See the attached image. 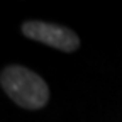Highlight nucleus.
Returning <instances> with one entry per match:
<instances>
[{
	"mask_svg": "<svg viewBox=\"0 0 122 122\" xmlns=\"http://www.w3.org/2000/svg\"><path fill=\"white\" fill-rule=\"evenodd\" d=\"M5 93L22 109L36 110L49 100V88L39 75L24 66H7L0 76Z\"/></svg>",
	"mask_w": 122,
	"mask_h": 122,
	"instance_id": "nucleus-1",
	"label": "nucleus"
},
{
	"mask_svg": "<svg viewBox=\"0 0 122 122\" xmlns=\"http://www.w3.org/2000/svg\"><path fill=\"white\" fill-rule=\"evenodd\" d=\"M22 32L29 39L44 42L48 46H53V48L66 51V53L76 51L80 46L78 36L71 29L58 25V24H49L42 20H29L22 25Z\"/></svg>",
	"mask_w": 122,
	"mask_h": 122,
	"instance_id": "nucleus-2",
	"label": "nucleus"
}]
</instances>
